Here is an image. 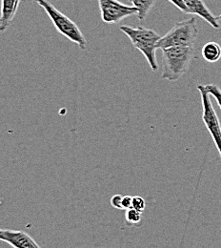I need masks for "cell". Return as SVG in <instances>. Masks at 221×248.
Returning a JSON list of instances; mask_svg holds the SVG:
<instances>
[{
    "instance_id": "cell-1",
    "label": "cell",
    "mask_w": 221,
    "mask_h": 248,
    "mask_svg": "<svg viewBox=\"0 0 221 248\" xmlns=\"http://www.w3.org/2000/svg\"><path fill=\"white\" fill-rule=\"evenodd\" d=\"M163 69L162 79L177 81L189 71L190 66L194 59L193 46H175L162 49Z\"/></svg>"
},
{
    "instance_id": "cell-2",
    "label": "cell",
    "mask_w": 221,
    "mask_h": 248,
    "mask_svg": "<svg viewBox=\"0 0 221 248\" xmlns=\"http://www.w3.org/2000/svg\"><path fill=\"white\" fill-rule=\"evenodd\" d=\"M120 31H123L129 39L131 40L133 46L140 51L149 63L153 72L158 70L157 61V43L160 35L151 29L144 28L142 26L131 27V26H120Z\"/></svg>"
},
{
    "instance_id": "cell-3",
    "label": "cell",
    "mask_w": 221,
    "mask_h": 248,
    "mask_svg": "<svg viewBox=\"0 0 221 248\" xmlns=\"http://www.w3.org/2000/svg\"><path fill=\"white\" fill-rule=\"evenodd\" d=\"M34 2L44 9L54 26L60 34L64 35L70 41L75 43L81 50H85L87 48V40L84 34L72 19L59 11L48 0H34Z\"/></svg>"
},
{
    "instance_id": "cell-4",
    "label": "cell",
    "mask_w": 221,
    "mask_h": 248,
    "mask_svg": "<svg viewBox=\"0 0 221 248\" xmlns=\"http://www.w3.org/2000/svg\"><path fill=\"white\" fill-rule=\"evenodd\" d=\"M198 29L195 18L177 23L165 35L160 36L157 49H165L175 46H193L197 38Z\"/></svg>"
},
{
    "instance_id": "cell-5",
    "label": "cell",
    "mask_w": 221,
    "mask_h": 248,
    "mask_svg": "<svg viewBox=\"0 0 221 248\" xmlns=\"http://www.w3.org/2000/svg\"><path fill=\"white\" fill-rule=\"evenodd\" d=\"M197 90L201 96L203 108L202 121L205 124L206 129L210 133L221 158V124L220 119L214 109L210 94L204 89V86L201 84L197 85Z\"/></svg>"
},
{
    "instance_id": "cell-6",
    "label": "cell",
    "mask_w": 221,
    "mask_h": 248,
    "mask_svg": "<svg viewBox=\"0 0 221 248\" xmlns=\"http://www.w3.org/2000/svg\"><path fill=\"white\" fill-rule=\"evenodd\" d=\"M101 18L105 23H118L128 16L137 14V9L133 6H128L118 0H97Z\"/></svg>"
},
{
    "instance_id": "cell-7",
    "label": "cell",
    "mask_w": 221,
    "mask_h": 248,
    "mask_svg": "<svg viewBox=\"0 0 221 248\" xmlns=\"http://www.w3.org/2000/svg\"><path fill=\"white\" fill-rule=\"evenodd\" d=\"M0 241L15 248H39L31 236L21 230L0 229Z\"/></svg>"
},
{
    "instance_id": "cell-8",
    "label": "cell",
    "mask_w": 221,
    "mask_h": 248,
    "mask_svg": "<svg viewBox=\"0 0 221 248\" xmlns=\"http://www.w3.org/2000/svg\"><path fill=\"white\" fill-rule=\"evenodd\" d=\"M187 7V14H192L200 16L202 19L207 21L214 29H220L221 25L211 11L208 9L206 4L202 0H183Z\"/></svg>"
},
{
    "instance_id": "cell-9",
    "label": "cell",
    "mask_w": 221,
    "mask_h": 248,
    "mask_svg": "<svg viewBox=\"0 0 221 248\" xmlns=\"http://www.w3.org/2000/svg\"><path fill=\"white\" fill-rule=\"evenodd\" d=\"M0 32L6 31L13 22L21 0H1Z\"/></svg>"
},
{
    "instance_id": "cell-10",
    "label": "cell",
    "mask_w": 221,
    "mask_h": 248,
    "mask_svg": "<svg viewBox=\"0 0 221 248\" xmlns=\"http://www.w3.org/2000/svg\"><path fill=\"white\" fill-rule=\"evenodd\" d=\"M201 54L203 59L209 63L219 62L221 58V45L213 41L208 42L203 46L201 50Z\"/></svg>"
},
{
    "instance_id": "cell-11",
    "label": "cell",
    "mask_w": 221,
    "mask_h": 248,
    "mask_svg": "<svg viewBox=\"0 0 221 248\" xmlns=\"http://www.w3.org/2000/svg\"><path fill=\"white\" fill-rule=\"evenodd\" d=\"M133 7L137 9V17L140 21L144 20L152 7L154 6L156 0H129Z\"/></svg>"
},
{
    "instance_id": "cell-12",
    "label": "cell",
    "mask_w": 221,
    "mask_h": 248,
    "mask_svg": "<svg viewBox=\"0 0 221 248\" xmlns=\"http://www.w3.org/2000/svg\"><path fill=\"white\" fill-rule=\"evenodd\" d=\"M125 219L128 224H131V225L138 224L141 221V213L133 208L127 209Z\"/></svg>"
},
{
    "instance_id": "cell-13",
    "label": "cell",
    "mask_w": 221,
    "mask_h": 248,
    "mask_svg": "<svg viewBox=\"0 0 221 248\" xmlns=\"http://www.w3.org/2000/svg\"><path fill=\"white\" fill-rule=\"evenodd\" d=\"M203 86H204V89L209 93V94L212 95L216 99V101H217V103H218V105H219V107L221 108V88L219 86L215 85V84H207V85H203Z\"/></svg>"
},
{
    "instance_id": "cell-14",
    "label": "cell",
    "mask_w": 221,
    "mask_h": 248,
    "mask_svg": "<svg viewBox=\"0 0 221 248\" xmlns=\"http://www.w3.org/2000/svg\"><path fill=\"white\" fill-rule=\"evenodd\" d=\"M146 207V202L145 200L140 197V196H135L133 197V202H132V208L137 210L138 212L142 213L145 210Z\"/></svg>"
},
{
    "instance_id": "cell-15",
    "label": "cell",
    "mask_w": 221,
    "mask_h": 248,
    "mask_svg": "<svg viewBox=\"0 0 221 248\" xmlns=\"http://www.w3.org/2000/svg\"><path fill=\"white\" fill-rule=\"evenodd\" d=\"M122 196L121 195H115L114 197H112L111 199V205L118 210H122Z\"/></svg>"
},
{
    "instance_id": "cell-16",
    "label": "cell",
    "mask_w": 221,
    "mask_h": 248,
    "mask_svg": "<svg viewBox=\"0 0 221 248\" xmlns=\"http://www.w3.org/2000/svg\"><path fill=\"white\" fill-rule=\"evenodd\" d=\"M169 1L172 4H174L177 8H178L181 12H183L184 14H187V7L183 0H169Z\"/></svg>"
},
{
    "instance_id": "cell-17",
    "label": "cell",
    "mask_w": 221,
    "mask_h": 248,
    "mask_svg": "<svg viewBox=\"0 0 221 248\" xmlns=\"http://www.w3.org/2000/svg\"><path fill=\"white\" fill-rule=\"evenodd\" d=\"M132 202H133V197L131 196H124L122 197V210H127L132 208Z\"/></svg>"
},
{
    "instance_id": "cell-18",
    "label": "cell",
    "mask_w": 221,
    "mask_h": 248,
    "mask_svg": "<svg viewBox=\"0 0 221 248\" xmlns=\"http://www.w3.org/2000/svg\"><path fill=\"white\" fill-rule=\"evenodd\" d=\"M218 19H220V20H221V16H219V17H218Z\"/></svg>"
}]
</instances>
